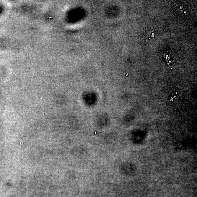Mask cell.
Masks as SVG:
<instances>
[{
    "label": "cell",
    "instance_id": "cell-1",
    "mask_svg": "<svg viewBox=\"0 0 197 197\" xmlns=\"http://www.w3.org/2000/svg\"><path fill=\"white\" fill-rule=\"evenodd\" d=\"M159 29L154 27L147 26L143 30L141 37L146 42L154 41L159 36Z\"/></svg>",
    "mask_w": 197,
    "mask_h": 197
},
{
    "label": "cell",
    "instance_id": "cell-2",
    "mask_svg": "<svg viewBox=\"0 0 197 197\" xmlns=\"http://www.w3.org/2000/svg\"><path fill=\"white\" fill-rule=\"evenodd\" d=\"M172 8L173 11L179 15L187 14L190 10V6L184 1H176L173 4Z\"/></svg>",
    "mask_w": 197,
    "mask_h": 197
}]
</instances>
